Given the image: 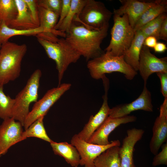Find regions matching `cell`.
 Instances as JSON below:
<instances>
[{
  "mask_svg": "<svg viewBox=\"0 0 167 167\" xmlns=\"http://www.w3.org/2000/svg\"><path fill=\"white\" fill-rule=\"evenodd\" d=\"M25 44L9 41L0 47V87L13 81L20 75L22 59L27 51Z\"/></svg>",
  "mask_w": 167,
  "mask_h": 167,
  "instance_id": "obj_3",
  "label": "cell"
},
{
  "mask_svg": "<svg viewBox=\"0 0 167 167\" xmlns=\"http://www.w3.org/2000/svg\"><path fill=\"white\" fill-rule=\"evenodd\" d=\"M87 0H71L69 12L63 20L57 30L65 33L69 30L74 19L78 17Z\"/></svg>",
  "mask_w": 167,
  "mask_h": 167,
  "instance_id": "obj_25",
  "label": "cell"
},
{
  "mask_svg": "<svg viewBox=\"0 0 167 167\" xmlns=\"http://www.w3.org/2000/svg\"><path fill=\"white\" fill-rule=\"evenodd\" d=\"M71 143L75 146L80 155V165L84 167H94L96 158L109 148L120 145L118 140L112 141L107 145H101L89 143L80 139L77 134L72 137Z\"/></svg>",
  "mask_w": 167,
  "mask_h": 167,
  "instance_id": "obj_9",
  "label": "cell"
},
{
  "mask_svg": "<svg viewBox=\"0 0 167 167\" xmlns=\"http://www.w3.org/2000/svg\"><path fill=\"white\" fill-rule=\"evenodd\" d=\"M145 38L140 30L135 32L130 46L123 55L125 62L137 72L138 70L140 51Z\"/></svg>",
  "mask_w": 167,
  "mask_h": 167,
  "instance_id": "obj_19",
  "label": "cell"
},
{
  "mask_svg": "<svg viewBox=\"0 0 167 167\" xmlns=\"http://www.w3.org/2000/svg\"><path fill=\"white\" fill-rule=\"evenodd\" d=\"M156 167L153 166V167Z\"/></svg>",
  "mask_w": 167,
  "mask_h": 167,
  "instance_id": "obj_38",
  "label": "cell"
},
{
  "mask_svg": "<svg viewBox=\"0 0 167 167\" xmlns=\"http://www.w3.org/2000/svg\"><path fill=\"white\" fill-rule=\"evenodd\" d=\"M36 36L48 56L55 62L59 86L61 84L64 73L69 66L76 62L81 56L64 37L58 38L53 33H43Z\"/></svg>",
  "mask_w": 167,
  "mask_h": 167,
  "instance_id": "obj_2",
  "label": "cell"
},
{
  "mask_svg": "<svg viewBox=\"0 0 167 167\" xmlns=\"http://www.w3.org/2000/svg\"><path fill=\"white\" fill-rule=\"evenodd\" d=\"M44 32V30L40 27L35 29L22 30L11 28L5 24L0 25V45L8 41L11 37L15 36L23 35L26 36H36Z\"/></svg>",
  "mask_w": 167,
  "mask_h": 167,
  "instance_id": "obj_24",
  "label": "cell"
},
{
  "mask_svg": "<svg viewBox=\"0 0 167 167\" xmlns=\"http://www.w3.org/2000/svg\"><path fill=\"white\" fill-rule=\"evenodd\" d=\"M62 0H37L38 5L46 7L60 15L62 5Z\"/></svg>",
  "mask_w": 167,
  "mask_h": 167,
  "instance_id": "obj_30",
  "label": "cell"
},
{
  "mask_svg": "<svg viewBox=\"0 0 167 167\" xmlns=\"http://www.w3.org/2000/svg\"><path fill=\"white\" fill-rule=\"evenodd\" d=\"M155 52L159 53L164 52L167 49L166 45L162 42H157L153 48Z\"/></svg>",
  "mask_w": 167,
  "mask_h": 167,
  "instance_id": "obj_37",
  "label": "cell"
},
{
  "mask_svg": "<svg viewBox=\"0 0 167 167\" xmlns=\"http://www.w3.org/2000/svg\"><path fill=\"white\" fill-rule=\"evenodd\" d=\"M113 14L103 2L87 0L78 16L73 21L78 22L88 28L98 30L109 25Z\"/></svg>",
  "mask_w": 167,
  "mask_h": 167,
  "instance_id": "obj_7",
  "label": "cell"
},
{
  "mask_svg": "<svg viewBox=\"0 0 167 167\" xmlns=\"http://www.w3.org/2000/svg\"><path fill=\"white\" fill-rule=\"evenodd\" d=\"M14 98L6 95L3 87H0V118L3 120L12 118L15 104Z\"/></svg>",
  "mask_w": 167,
  "mask_h": 167,
  "instance_id": "obj_29",
  "label": "cell"
},
{
  "mask_svg": "<svg viewBox=\"0 0 167 167\" xmlns=\"http://www.w3.org/2000/svg\"><path fill=\"white\" fill-rule=\"evenodd\" d=\"M105 93L103 96V102L98 112L94 115L90 116L88 122L83 129L78 134L81 139L88 142L96 130L103 123L108 117L110 108L108 102L107 94L109 83L108 80L103 82Z\"/></svg>",
  "mask_w": 167,
  "mask_h": 167,
  "instance_id": "obj_15",
  "label": "cell"
},
{
  "mask_svg": "<svg viewBox=\"0 0 167 167\" xmlns=\"http://www.w3.org/2000/svg\"><path fill=\"white\" fill-rule=\"evenodd\" d=\"M167 1L158 0L157 3L146 10L141 16L133 28L135 32L161 14L167 12Z\"/></svg>",
  "mask_w": 167,
  "mask_h": 167,
  "instance_id": "obj_23",
  "label": "cell"
},
{
  "mask_svg": "<svg viewBox=\"0 0 167 167\" xmlns=\"http://www.w3.org/2000/svg\"><path fill=\"white\" fill-rule=\"evenodd\" d=\"M137 118L134 115H127L120 118H112L108 117L96 130L87 142L101 145L109 144V134L117 127L122 124L133 122Z\"/></svg>",
  "mask_w": 167,
  "mask_h": 167,
  "instance_id": "obj_13",
  "label": "cell"
},
{
  "mask_svg": "<svg viewBox=\"0 0 167 167\" xmlns=\"http://www.w3.org/2000/svg\"><path fill=\"white\" fill-rule=\"evenodd\" d=\"M54 154L63 157L67 163L73 167L80 165V158L76 148L67 142L50 143Z\"/></svg>",
  "mask_w": 167,
  "mask_h": 167,
  "instance_id": "obj_20",
  "label": "cell"
},
{
  "mask_svg": "<svg viewBox=\"0 0 167 167\" xmlns=\"http://www.w3.org/2000/svg\"><path fill=\"white\" fill-rule=\"evenodd\" d=\"M158 0H120L121 6L117 9H114L113 14L119 16L127 15L130 24L133 29L142 14L155 5Z\"/></svg>",
  "mask_w": 167,
  "mask_h": 167,
  "instance_id": "obj_16",
  "label": "cell"
},
{
  "mask_svg": "<svg viewBox=\"0 0 167 167\" xmlns=\"http://www.w3.org/2000/svg\"><path fill=\"white\" fill-rule=\"evenodd\" d=\"M41 70L37 69L32 74L23 88L16 96L12 117L20 122L23 126L25 120L30 111L31 103L38 101Z\"/></svg>",
  "mask_w": 167,
  "mask_h": 167,
  "instance_id": "obj_6",
  "label": "cell"
},
{
  "mask_svg": "<svg viewBox=\"0 0 167 167\" xmlns=\"http://www.w3.org/2000/svg\"><path fill=\"white\" fill-rule=\"evenodd\" d=\"M167 17L166 12L164 13L142 27L140 30L145 37L152 36L159 39V33L161 24Z\"/></svg>",
  "mask_w": 167,
  "mask_h": 167,
  "instance_id": "obj_28",
  "label": "cell"
},
{
  "mask_svg": "<svg viewBox=\"0 0 167 167\" xmlns=\"http://www.w3.org/2000/svg\"><path fill=\"white\" fill-rule=\"evenodd\" d=\"M113 24L111 29V38L105 52L114 56L122 55L130 46L135 32L129 22L127 16L113 14Z\"/></svg>",
  "mask_w": 167,
  "mask_h": 167,
  "instance_id": "obj_5",
  "label": "cell"
},
{
  "mask_svg": "<svg viewBox=\"0 0 167 167\" xmlns=\"http://www.w3.org/2000/svg\"><path fill=\"white\" fill-rule=\"evenodd\" d=\"M167 40V17L163 21L159 31V39Z\"/></svg>",
  "mask_w": 167,
  "mask_h": 167,
  "instance_id": "obj_35",
  "label": "cell"
},
{
  "mask_svg": "<svg viewBox=\"0 0 167 167\" xmlns=\"http://www.w3.org/2000/svg\"><path fill=\"white\" fill-rule=\"evenodd\" d=\"M156 74L161 81V92L165 98H167V72H158Z\"/></svg>",
  "mask_w": 167,
  "mask_h": 167,
  "instance_id": "obj_34",
  "label": "cell"
},
{
  "mask_svg": "<svg viewBox=\"0 0 167 167\" xmlns=\"http://www.w3.org/2000/svg\"><path fill=\"white\" fill-rule=\"evenodd\" d=\"M36 25L39 27L38 6L36 0H24Z\"/></svg>",
  "mask_w": 167,
  "mask_h": 167,
  "instance_id": "obj_32",
  "label": "cell"
},
{
  "mask_svg": "<svg viewBox=\"0 0 167 167\" xmlns=\"http://www.w3.org/2000/svg\"><path fill=\"white\" fill-rule=\"evenodd\" d=\"M44 117H42L33 122L22 134L26 139L30 137H34L50 143L53 140L49 137L46 132L43 122Z\"/></svg>",
  "mask_w": 167,
  "mask_h": 167,
  "instance_id": "obj_27",
  "label": "cell"
},
{
  "mask_svg": "<svg viewBox=\"0 0 167 167\" xmlns=\"http://www.w3.org/2000/svg\"><path fill=\"white\" fill-rule=\"evenodd\" d=\"M162 150L158 153L153 158L152 162L153 166L156 167L160 165H167V143L161 146Z\"/></svg>",
  "mask_w": 167,
  "mask_h": 167,
  "instance_id": "obj_31",
  "label": "cell"
},
{
  "mask_svg": "<svg viewBox=\"0 0 167 167\" xmlns=\"http://www.w3.org/2000/svg\"><path fill=\"white\" fill-rule=\"evenodd\" d=\"M71 86L70 83H63L48 90L41 99L35 103L25 120L23 125L24 129L39 118L44 117L51 107Z\"/></svg>",
  "mask_w": 167,
  "mask_h": 167,
  "instance_id": "obj_8",
  "label": "cell"
},
{
  "mask_svg": "<svg viewBox=\"0 0 167 167\" xmlns=\"http://www.w3.org/2000/svg\"><path fill=\"white\" fill-rule=\"evenodd\" d=\"M18 13L9 27L18 30H30L39 27L35 24L24 0H15Z\"/></svg>",
  "mask_w": 167,
  "mask_h": 167,
  "instance_id": "obj_18",
  "label": "cell"
},
{
  "mask_svg": "<svg viewBox=\"0 0 167 167\" xmlns=\"http://www.w3.org/2000/svg\"><path fill=\"white\" fill-rule=\"evenodd\" d=\"M146 84L149 76L154 73L167 72V58H159L152 54L149 48L143 45L139 60L138 70Z\"/></svg>",
  "mask_w": 167,
  "mask_h": 167,
  "instance_id": "obj_11",
  "label": "cell"
},
{
  "mask_svg": "<svg viewBox=\"0 0 167 167\" xmlns=\"http://www.w3.org/2000/svg\"><path fill=\"white\" fill-rule=\"evenodd\" d=\"M109 26L107 25L98 30L91 29L73 21L64 38L81 56L88 61L104 53L101 45L107 36Z\"/></svg>",
  "mask_w": 167,
  "mask_h": 167,
  "instance_id": "obj_1",
  "label": "cell"
},
{
  "mask_svg": "<svg viewBox=\"0 0 167 167\" xmlns=\"http://www.w3.org/2000/svg\"><path fill=\"white\" fill-rule=\"evenodd\" d=\"M62 5L58 21L54 29L57 30L61 23L67 15L70 10L71 0H62Z\"/></svg>",
  "mask_w": 167,
  "mask_h": 167,
  "instance_id": "obj_33",
  "label": "cell"
},
{
  "mask_svg": "<svg viewBox=\"0 0 167 167\" xmlns=\"http://www.w3.org/2000/svg\"><path fill=\"white\" fill-rule=\"evenodd\" d=\"M160 114L156 118L152 128V135L149 144L151 152L158 153L167 138V98H165L160 108Z\"/></svg>",
  "mask_w": 167,
  "mask_h": 167,
  "instance_id": "obj_14",
  "label": "cell"
},
{
  "mask_svg": "<svg viewBox=\"0 0 167 167\" xmlns=\"http://www.w3.org/2000/svg\"><path fill=\"white\" fill-rule=\"evenodd\" d=\"M138 110L150 112L153 111L151 93L146 84H144L142 92L136 100L130 103L121 104L110 109L109 116L112 118L122 117Z\"/></svg>",
  "mask_w": 167,
  "mask_h": 167,
  "instance_id": "obj_12",
  "label": "cell"
},
{
  "mask_svg": "<svg viewBox=\"0 0 167 167\" xmlns=\"http://www.w3.org/2000/svg\"><path fill=\"white\" fill-rule=\"evenodd\" d=\"M18 13L15 0H0V25L9 26Z\"/></svg>",
  "mask_w": 167,
  "mask_h": 167,
  "instance_id": "obj_26",
  "label": "cell"
},
{
  "mask_svg": "<svg viewBox=\"0 0 167 167\" xmlns=\"http://www.w3.org/2000/svg\"><path fill=\"white\" fill-rule=\"evenodd\" d=\"M120 146H114L106 149L94 161V167H121Z\"/></svg>",
  "mask_w": 167,
  "mask_h": 167,
  "instance_id": "obj_22",
  "label": "cell"
},
{
  "mask_svg": "<svg viewBox=\"0 0 167 167\" xmlns=\"http://www.w3.org/2000/svg\"><path fill=\"white\" fill-rule=\"evenodd\" d=\"M0 46H1V45H0Z\"/></svg>",
  "mask_w": 167,
  "mask_h": 167,
  "instance_id": "obj_39",
  "label": "cell"
},
{
  "mask_svg": "<svg viewBox=\"0 0 167 167\" xmlns=\"http://www.w3.org/2000/svg\"><path fill=\"white\" fill-rule=\"evenodd\" d=\"M157 43V39L154 36H150L145 38L143 45L148 48H153Z\"/></svg>",
  "mask_w": 167,
  "mask_h": 167,
  "instance_id": "obj_36",
  "label": "cell"
},
{
  "mask_svg": "<svg viewBox=\"0 0 167 167\" xmlns=\"http://www.w3.org/2000/svg\"><path fill=\"white\" fill-rule=\"evenodd\" d=\"M144 131L135 128L127 130V135L123 139L120 147L119 154L121 167H136L134 161V147L142 138Z\"/></svg>",
  "mask_w": 167,
  "mask_h": 167,
  "instance_id": "obj_17",
  "label": "cell"
},
{
  "mask_svg": "<svg viewBox=\"0 0 167 167\" xmlns=\"http://www.w3.org/2000/svg\"><path fill=\"white\" fill-rule=\"evenodd\" d=\"M23 126L12 118L3 120L0 125V157L15 144L25 139L22 136Z\"/></svg>",
  "mask_w": 167,
  "mask_h": 167,
  "instance_id": "obj_10",
  "label": "cell"
},
{
  "mask_svg": "<svg viewBox=\"0 0 167 167\" xmlns=\"http://www.w3.org/2000/svg\"><path fill=\"white\" fill-rule=\"evenodd\" d=\"M87 67L91 77L95 79H102L106 74L117 72L131 80L137 73L125 62L123 55L114 56L105 53L88 61Z\"/></svg>",
  "mask_w": 167,
  "mask_h": 167,
  "instance_id": "obj_4",
  "label": "cell"
},
{
  "mask_svg": "<svg viewBox=\"0 0 167 167\" xmlns=\"http://www.w3.org/2000/svg\"><path fill=\"white\" fill-rule=\"evenodd\" d=\"M39 27L45 33H52L65 37L66 34L55 30L59 15L45 6L38 5Z\"/></svg>",
  "mask_w": 167,
  "mask_h": 167,
  "instance_id": "obj_21",
  "label": "cell"
}]
</instances>
